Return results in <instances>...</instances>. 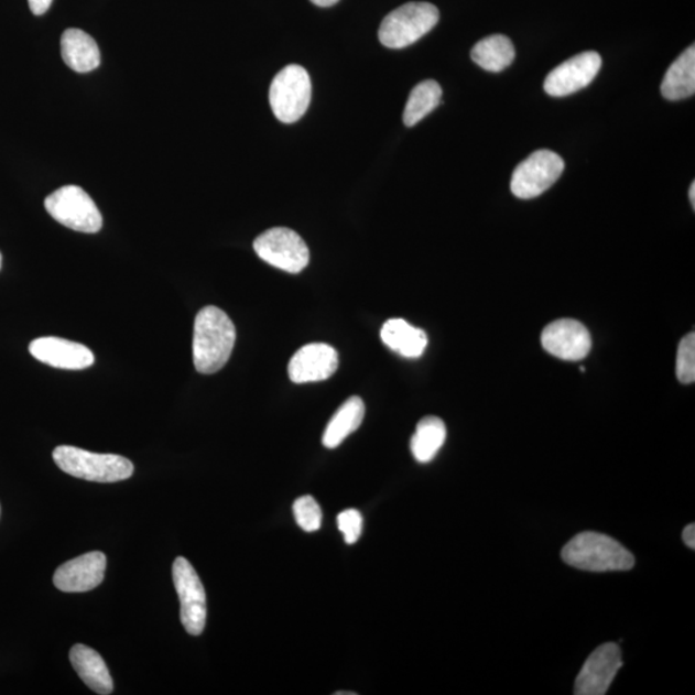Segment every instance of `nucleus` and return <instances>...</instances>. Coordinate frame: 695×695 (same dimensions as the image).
Here are the masks:
<instances>
[{"mask_svg":"<svg viewBox=\"0 0 695 695\" xmlns=\"http://www.w3.org/2000/svg\"><path fill=\"white\" fill-rule=\"evenodd\" d=\"M365 411V403L360 397H350L344 402L326 426L323 437L324 446L330 449L340 446L348 435L361 426Z\"/></svg>","mask_w":695,"mask_h":695,"instance_id":"20","label":"nucleus"},{"mask_svg":"<svg viewBox=\"0 0 695 695\" xmlns=\"http://www.w3.org/2000/svg\"><path fill=\"white\" fill-rule=\"evenodd\" d=\"M623 666L621 648L616 643L601 645L586 660L576 678L575 694L605 695Z\"/></svg>","mask_w":695,"mask_h":695,"instance_id":"10","label":"nucleus"},{"mask_svg":"<svg viewBox=\"0 0 695 695\" xmlns=\"http://www.w3.org/2000/svg\"><path fill=\"white\" fill-rule=\"evenodd\" d=\"M339 531L348 545H354L361 537L363 519L360 511L348 509L338 515Z\"/></svg>","mask_w":695,"mask_h":695,"instance_id":"26","label":"nucleus"},{"mask_svg":"<svg viewBox=\"0 0 695 695\" xmlns=\"http://www.w3.org/2000/svg\"><path fill=\"white\" fill-rule=\"evenodd\" d=\"M53 460L66 475L97 484H115L133 476L131 460L119 455L94 454L73 446L53 450Z\"/></svg>","mask_w":695,"mask_h":695,"instance_id":"3","label":"nucleus"},{"mask_svg":"<svg viewBox=\"0 0 695 695\" xmlns=\"http://www.w3.org/2000/svg\"><path fill=\"white\" fill-rule=\"evenodd\" d=\"M235 325L227 313L208 305L197 313L194 326L193 355L198 372L210 376L224 369L232 355Z\"/></svg>","mask_w":695,"mask_h":695,"instance_id":"1","label":"nucleus"},{"mask_svg":"<svg viewBox=\"0 0 695 695\" xmlns=\"http://www.w3.org/2000/svg\"><path fill=\"white\" fill-rule=\"evenodd\" d=\"M313 4L318 7H332L339 2V0H311Z\"/></svg>","mask_w":695,"mask_h":695,"instance_id":"29","label":"nucleus"},{"mask_svg":"<svg viewBox=\"0 0 695 695\" xmlns=\"http://www.w3.org/2000/svg\"><path fill=\"white\" fill-rule=\"evenodd\" d=\"M339 368V355L325 343L302 347L289 362V377L293 383L305 384L332 378Z\"/></svg>","mask_w":695,"mask_h":695,"instance_id":"13","label":"nucleus"},{"mask_svg":"<svg viewBox=\"0 0 695 695\" xmlns=\"http://www.w3.org/2000/svg\"><path fill=\"white\" fill-rule=\"evenodd\" d=\"M173 582L181 601V621L189 636H202L206 623V594L200 577L183 556L173 564Z\"/></svg>","mask_w":695,"mask_h":695,"instance_id":"9","label":"nucleus"},{"mask_svg":"<svg viewBox=\"0 0 695 695\" xmlns=\"http://www.w3.org/2000/svg\"><path fill=\"white\" fill-rule=\"evenodd\" d=\"M253 247L262 261L281 271L301 273L310 263L307 243L290 228L269 229L258 236Z\"/></svg>","mask_w":695,"mask_h":695,"instance_id":"7","label":"nucleus"},{"mask_svg":"<svg viewBox=\"0 0 695 695\" xmlns=\"http://www.w3.org/2000/svg\"><path fill=\"white\" fill-rule=\"evenodd\" d=\"M45 209L58 224L83 234H97L104 219L94 198L79 186H64L44 202Z\"/></svg>","mask_w":695,"mask_h":695,"instance_id":"5","label":"nucleus"},{"mask_svg":"<svg viewBox=\"0 0 695 695\" xmlns=\"http://www.w3.org/2000/svg\"><path fill=\"white\" fill-rule=\"evenodd\" d=\"M442 99V88L435 80H425L412 89L406 107H404L403 121L406 127H414L426 115L437 109Z\"/></svg>","mask_w":695,"mask_h":695,"instance_id":"23","label":"nucleus"},{"mask_svg":"<svg viewBox=\"0 0 695 695\" xmlns=\"http://www.w3.org/2000/svg\"><path fill=\"white\" fill-rule=\"evenodd\" d=\"M683 540L687 547L694 550L695 549V524H689L685 526L683 532Z\"/></svg>","mask_w":695,"mask_h":695,"instance_id":"28","label":"nucleus"},{"mask_svg":"<svg viewBox=\"0 0 695 695\" xmlns=\"http://www.w3.org/2000/svg\"><path fill=\"white\" fill-rule=\"evenodd\" d=\"M515 58L513 42L506 35H491L478 42L471 50V59L486 72L501 73Z\"/></svg>","mask_w":695,"mask_h":695,"instance_id":"21","label":"nucleus"},{"mask_svg":"<svg viewBox=\"0 0 695 695\" xmlns=\"http://www.w3.org/2000/svg\"><path fill=\"white\" fill-rule=\"evenodd\" d=\"M676 376L683 384H693L695 381V335L684 336L678 344L676 358Z\"/></svg>","mask_w":695,"mask_h":695,"instance_id":"25","label":"nucleus"},{"mask_svg":"<svg viewBox=\"0 0 695 695\" xmlns=\"http://www.w3.org/2000/svg\"><path fill=\"white\" fill-rule=\"evenodd\" d=\"M564 171L563 159L550 150H539L515 167L511 177V193L522 200L545 193L561 178Z\"/></svg>","mask_w":695,"mask_h":695,"instance_id":"8","label":"nucleus"},{"mask_svg":"<svg viewBox=\"0 0 695 695\" xmlns=\"http://www.w3.org/2000/svg\"><path fill=\"white\" fill-rule=\"evenodd\" d=\"M106 564V555L101 552L80 555L57 568L53 584L64 593L94 590L104 582Z\"/></svg>","mask_w":695,"mask_h":695,"instance_id":"14","label":"nucleus"},{"mask_svg":"<svg viewBox=\"0 0 695 695\" xmlns=\"http://www.w3.org/2000/svg\"><path fill=\"white\" fill-rule=\"evenodd\" d=\"M661 91L669 101H680L695 94V48L684 51L664 75Z\"/></svg>","mask_w":695,"mask_h":695,"instance_id":"19","label":"nucleus"},{"mask_svg":"<svg viewBox=\"0 0 695 695\" xmlns=\"http://www.w3.org/2000/svg\"><path fill=\"white\" fill-rule=\"evenodd\" d=\"M312 97V83L307 70L300 65H289L274 76L270 88V104L274 117L282 123L300 120Z\"/></svg>","mask_w":695,"mask_h":695,"instance_id":"6","label":"nucleus"},{"mask_svg":"<svg viewBox=\"0 0 695 695\" xmlns=\"http://www.w3.org/2000/svg\"><path fill=\"white\" fill-rule=\"evenodd\" d=\"M2 262H3V257H2V253H0V270H2Z\"/></svg>","mask_w":695,"mask_h":695,"instance_id":"31","label":"nucleus"},{"mask_svg":"<svg viewBox=\"0 0 695 695\" xmlns=\"http://www.w3.org/2000/svg\"><path fill=\"white\" fill-rule=\"evenodd\" d=\"M438 21L437 7L425 2L406 3L381 22L379 40L388 48H406L430 33Z\"/></svg>","mask_w":695,"mask_h":695,"instance_id":"4","label":"nucleus"},{"mask_svg":"<svg viewBox=\"0 0 695 695\" xmlns=\"http://www.w3.org/2000/svg\"><path fill=\"white\" fill-rule=\"evenodd\" d=\"M547 354L563 361H582L591 349L589 330L576 319L563 318L547 325L541 335Z\"/></svg>","mask_w":695,"mask_h":695,"instance_id":"11","label":"nucleus"},{"mask_svg":"<svg viewBox=\"0 0 695 695\" xmlns=\"http://www.w3.org/2000/svg\"><path fill=\"white\" fill-rule=\"evenodd\" d=\"M52 2L53 0H29V7L35 17H42L50 10Z\"/></svg>","mask_w":695,"mask_h":695,"instance_id":"27","label":"nucleus"},{"mask_svg":"<svg viewBox=\"0 0 695 695\" xmlns=\"http://www.w3.org/2000/svg\"><path fill=\"white\" fill-rule=\"evenodd\" d=\"M64 63L76 73L96 70L101 64V52L94 37L80 29H67L61 37Z\"/></svg>","mask_w":695,"mask_h":695,"instance_id":"16","label":"nucleus"},{"mask_svg":"<svg viewBox=\"0 0 695 695\" xmlns=\"http://www.w3.org/2000/svg\"><path fill=\"white\" fill-rule=\"evenodd\" d=\"M447 430L439 417L427 416L420 420L415 434L411 438V453L420 464L434 460L445 445Z\"/></svg>","mask_w":695,"mask_h":695,"instance_id":"22","label":"nucleus"},{"mask_svg":"<svg viewBox=\"0 0 695 695\" xmlns=\"http://www.w3.org/2000/svg\"><path fill=\"white\" fill-rule=\"evenodd\" d=\"M562 557L571 567L589 572L629 571L636 565L628 549L597 532L577 534L564 546Z\"/></svg>","mask_w":695,"mask_h":695,"instance_id":"2","label":"nucleus"},{"mask_svg":"<svg viewBox=\"0 0 695 695\" xmlns=\"http://www.w3.org/2000/svg\"><path fill=\"white\" fill-rule=\"evenodd\" d=\"M601 57L597 52H584L565 61L546 76L544 88L549 96L565 97L589 86L600 72Z\"/></svg>","mask_w":695,"mask_h":695,"instance_id":"12","label":"nucleus"},{"mask_svg":"<svg viewBox=\"0 0 695 695\" xmlns=\"http://www.w3.org/2000/svg\"><path fill=\"white\" fill-rule=\"evenodd\" d=\"M295 521L305 532H316L323 524V511L318 502L310 495L302 496L294 502Z\"/></svg>","mask_w":695,"mask_h":695,"instance_id":"24","label":"nucleus"},{"mask_svg":"<svg viewBox=\"0 0 695 695\" xmlns=\"http://www.w3.org/2000/svg\"><path fill=\"white\" fill-rule=\"evenodd\" d=\"M689 198L692 202V206L693 208H695V183H692L691 189H689Z\"/></svg>","mask_w":695,"mask_h":695,"instance_id":"30","label":"nucleus"},{"mask_svg":"<svg viewBox=\"0 0 695 695\" xmlns=\"http://www.w3.org/2000/svg\"><path fill=\"white\" fill-rule=\"evenodd\" d=\"M29 350L37 361L56 369L84 370L95 363V355L88 347L55 336L35 339Z\"/></svg>","mask_w":695,"mask_h":695,"instance_id":"15","label":"nucleus"},{"mask_svg":"<svg viewBox=\"0 0 695 695\" xmlns=\"http://www.w3.org/2000/svg\"><path fill=\"white\" fill-rule=\"evenodd\" d=\"M380 335L388 348L406 358L423 356L427 346L426 334L402 318L387 321Z\"/></svg>","mask_w":695,"mask_h":695,"instance_id":"18","label":"nucleus"},{"mask_svg":"<svg viewBox=\"0 0 695 695\" xmlns=\"http://www.w3.org/2000/svg\"><path fill=\"white\" fill-rule=\"evenodd\" d=\"M70 661L84 684L97 694L109 695L113 691L112 677L101 655L95 649L76 644L70 651Z\"/></svg>","mask_w":695,"mask_h":695,"instance_id":"17","label":"nucleus"}]
</instances>
